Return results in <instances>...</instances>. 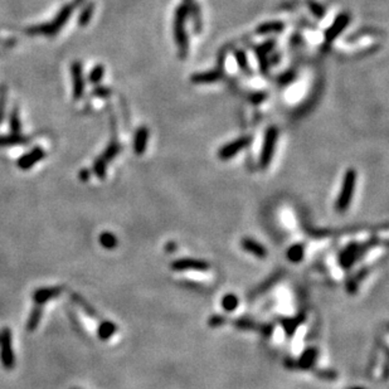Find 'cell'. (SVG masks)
I'll return each instance as SVG.
<instances>
[{
    "label": "cell",
    "instance_id": "37",
    "mask_svg": "<svg viewBox=\"0 0 389 389\" xmlns=\"http://www.w3.org/2000/svg\"><path fill=\"white\" fill-rule=\"evenodd\" d=\"M112 93L111 88L110 87H103V86H97L96 88H93L92 96H97L101 98H107Z\"/></svg>",
    "mask_w": 389,
    "mask_h": 389
},
{
    "label": "cell",
    "instance_id": "32",
    "mask_svg": "<svg viewBox=\"0 0 389 389\" xmlns=\"http://www.w3.org/2000/svg\"><path fill=\"white\" fill-rule=\"evenodd\" d=\"M307 7H309L311 14L314 15V17H316L317 19H323V18L325 17V8L321 4H319L317 2H315V0H307Z\"/></svg>",
    "mask_w": 389,
    "mask_h": 389
},
{
    "label": "cell",
    "instance_id": "34",
    "mask_svg": "<svg viewBox=\"0 0 389 389\" xmlns=\"http://www.w3.org/2000/svg\"><path fill=\"white\" fill-rule=\"evenodd\" d=\"M8 90L5 86H0V124L3 122L5 116V106H7Z\"/></svg>",
    "mask_w": 389,
    "mask_h": 389
},
{
    "label": "cell",
    "instance_id": "15",
    "mask_svg": "<svg viewBox=\"0 0 389 389\" xmlns=\"http://www.w3.org/2000/svg\"><path fill=\"white\" fill-rule=\"evenodd\" d=\"M188 15H190L193 23V30L195 34L202 33L203 28V19H202V9H200V4L197 2H192L188 7Z\"/></svg>",
    "mask_w": 389,
    "mask_h": 389
},
{
    "label": "cell",
    "instance_id": "43",
    "mask_svg": "<svg viewBox=\"0 0 389 389\" xmlns=\"http://www.w3.org/2000/svg\"><path fill=\"white\" fill-rule=\"evenodd\" d=\"M175 247H176L175 243H168V244H166V248H169V252H173L174 248H175Z\"/></svg>",
    "mask_w": 389,
    "mask_h": 389
},
{
    "label": "cell",
    "instance_id": "46",
    "mask_svg": "<svg viewBox=\"0 0 389 389\" xmlns=\"http://www.w3.org/2000/svg\"><path fill=\"white\" fill-rule=\"evenodd\" d=\"M350 389H364V388H362V387H353V388H350Z\"/></svg>",
    "mask_w": 389,
    "mask_h": 389
},
{
    "label": "cell",
    "instance_id": "17",
    "mask_svg": "<svg viewBox=\"0 0 389 389\" xmlns=\"http://www.w3.org/2000/svg\"><path fill=\"white\" fill-rule=\"evenodd\" d=\"M149 142V129L145 126L139 127L134 136V153L136 155H143L146 150Z\"/></svg>",
    "mask_w": 389,
    "mask_h": 389
},
{
    "label": "cell",
    "instance_id": "45",
    "mask_svg": "<svg viewBox=\"0 0 389 389\" xmlns=\"http://www.w3.org/2000/svg\"><path fill=\"white\" fill-rule=\"evenodd\" d=\"M192 2L193 0H183V3H184V4H188V5H189Z\"/></svg>",
    "mask_w": 389,
    "mask_h": 389
},
{
    "label": "cell",
    "instance_id": "11",
    "mask_svg": "<svg viewBox=\"0 0 389 389\" xmlns=\"http://www.w3.org/2000/svg\"><path fill=\"white\" fill-rule=\"evenodd\" d=\"M63 287L62 286H54V287H43V289H38L33 292V301L36 305H41L43 306L48 301H51L54 297H58L59 295L63 292Z\"/></svg>",
    "mask_w": 389,
    "mask_h": 389
},
{
    "label": "cell",
    "instance_id": "25",
    "mask_svg": "<svg viewBox=\"0 0 389 389\" xmlns=\"http://www.w3.org/2000/svg\"><path fill=\"white\" fill-rule=\"evenodd\" d=\"M93 12H95V3L91 2L87 5H85L83 9L81 10L80 15H78V25L80 27H86L91 22Z\"/></svg>",
    "mask_w": 389,
    "mask_h": 389
},
{
    "label": "cell",
    "instance_id": "22",
    "mask_svg": "<svg viewBox=\"0 0 389 389\" xmlns=\"http://www.w3.org/2000/svg\"><path fill=\"white\" fill-rule=\"evenodd\" d=\"M305 256V247L304 244L301 243H296L294 246H291L287 250L286 252V257L290 262L292 263H299L301 262L302 258Z\"/></svg>",
    "mask_w": 389,
    "mask_h": 389
},
{
    "label": "cell",
    "instance_id": "26",
    "mask_svg": "<svg viewBox=\"0 0 389 389\" xmlns=\"http://www.w3.org/2000/svg\"><path fill=\"white\" fill-rule=\"evenodd\" d=\"M71 297H72V301L75 302L76 305H78V306H80L81 309H82L83 311L86 312V314L90 315V316H93V317L97 316V311H96V310L93 309V307L91 306V305L88 304V302L86 301V300L83 299V297L81 296V295L72 294Z\"/></svg>",
    "mask_w": 389,
    "mask_h": 389
},
{
    "label": "cell",
    "instance_id": "13",
    "mask_svg": "<svg viewBox=\"0 0 389 389\" xmlns=\"http://www.w3.org/2000/svg\"><path fill=\"white\" fill-rule=\"evenodd\" d=\"M241 247L251 255L256 256L258 258H266L267 257V250L263 244L257 242L256 239L250 238V237H244L241 241Z\"/></svg>",
    "mask_w": 389,
    "mask_h": 389
},
{
    "label": "cell",
    "instance_id": "44",
    "mask_svg": "<svg viewBox=\"0 0 389 389\" xmlns=\"http://www.w3.org/2000/svg\"><path fill=\"white\" fill-rule=\"evenodd\" d=\"M83 2H85V0H75V2H73L72 4H73V7L76 8V7H80V5L82 4Z\"/></svg>",
    "mask_w": 389,
    "mask_h": 389
},
{
    "label": "cell",
    "instance_id": "6",
    "mask_svg": "<svg viewBox=\"0 0 389 389\" xmlns=\"http://www.w3.org/2000/svg\"><path fill=\"white\" fill-rule=\"evenodd\" d=\"M0 360L5 369L10 370L15 365V355L12 345V331L4 328L0 331Z\"/></svg>",
    "mask_w": 389,
    "mask_h": 389
},
{
    "label": "cell",
    "instance_id": "38",
    "mask_svg": "<svg viewBox=\"0 0 389 389\" xmlns=\"http://www.w3.org/2000/svg\"><path fill=\"white\" fill-rule=\"evenodd\" d=\"M224 323H226V319L221 316V315H214V316H212L209 320H208V324H209L212 328H217V326L223 325Z\"/></svg>",
    "mask_w": 389,
    "mask_h": 389
},
{
    "label": "cell",
    "instance_id": "31",
    "mask_svg": "<svg viewBox=\"0 0 389 389\" xmlns=\"http://www.w3.org/2000/svg\"><path fill=\"white\" fill-rule=\"evenodd\" d=\"M9 124H10V129H12V132H14V134H20V130H22V122H20L19 110H18V106H14L12 114H10Z\"/></svg>",
    "mask_w": 389,
    "mask_h": 389
},
{
    "label": "cell",
    "instance_id": "9",
    "mask_svg": "<svg viewBox=\"0 0 389 389\" xmlns=\"http://www.w3.org/2000/svg\"><path fill=\"white\" fill-rule=\"evenodd\" d=\"M349 23H350V15H349L348 13H341V14H339L338 17L335 18V20L331 23L330 27H329L328 29L325 30V33H324L325 43L326 44L333 43V42L344 32V29L348 27Z\"/></svg>",
    "mask_w": 389,
    "mask_h": 389
},
{
    "label": "cell",
    "instance_id": "7",
    "mask_svg": "<svg viewBox=\"0 0 389 389\" xmlns=\"http://www.w3.org/2000/svg\"><path fill=\"white\" fill-rule=\"evenodd\" d=\"M252 136H242L233 140V142L226 144V145L219 149V159H221V160H229V159L236 156L238 153H241L243 149H246L247 146L252 143Z\"/></svg>",
    "mask_w": 389,
    "mask_h": 389
},
{
    "label": "cell",
    "instance_id": "35",
    "mask_svg": "<svg viewBox=\"0 0 389 389\" xmlns=\"http://www.w3.org/2000/svg\"><path fill=\"white\" fill-rule=\"evenodd\" d=\"M234 325L237 328L242 329V330H252V329H256V324L253 323V320L251 319H237L234 320Z\"/></svg>",
    "mask_w": 389,
    "mask_h": 389
},
{
    "label": "cell",
    "instance_id": "42",
    "mask_svg": "<svg viewBox=\"0 0 389 389\" xmlns=\"http://www.w3.org/2000/svg\"><path fill=\"white\" fill-rule=\"evenodd\" d=\"M88 178H90V171H88L87 169H82V170L80 171V179L82 180V182H88Z\"/></svg>",
    "mask_w": 389,
    "mask_h": 389
},
{
    "label": "cell",
    "instance_id": "19",
    "mask_svg": "<svg viewBox=\"0 0 389 389\" xmlns=\"http://www.w3.org/2000/svg\"><path fill=\"white\" fill-rule=\"evenodd\" d=\"M30 142L29 137L24 136L22 134H14L12 132L10 135H5V136H0V148L4 146H13V145H22V144H28Z\"/></svg>",
    "mask_w": 389,
    "mask_h": 389
},
{
    "label": "cell",
    "instance_id": "33",
    "mask_svg": "<svg viewBox=\"0 0 389 389\" xmlns=\"http://www.w3.org/2000/svg\"><path fill=\"white\" fill-rule=\"evenodd\" d=\"M103 75H105V68H103L102 64H97V66L93 67L92 71L90 72V76H88V81H90L92 85H98L102 80Z\"/></svg>",
    "mask_w": 389,
    "mask_h": 389
},
{
    "label": "cell",
    "instance_id": "14",
    "mask_svg": "<svg viewBox=\"0 0 389 389\" xmlns=\"http://www.w3.org/2000/svg\"><path fill=\"white\" fill-rule=\"evenodd\" d=\"M319 355V350L314 346H310V348L305 349L300 355L299 360H297V368H300L301 370H307L311 369L315 365Z\"/></svg>",
    "mask_w": 389,
    "mask_h": 389
},
{
    "label": "cell",
    "instance_id": "30",
    "mask_svg": "<svg viewBox=\"0 0 389 389\" xmlns=\"http://www.w3.org/2000/svg\"><path fill=\"white\" fill-rule=\"evenodd\" d=\"M107 164L109 163H106V161L103 160L101 156L93 161L92 170H93V173H95L96 176L100 178V179H105L106 174H107Z\"/></svg>",
    "mask_w": 389,
    "mask_h": 389
},
{
    "label": "cell",
    "instance_id": "29",
    "mask_svg": "<svg viewBox=\"0 0 389 389\" xmlns=\"http://www.w3.org/2000/svg\"><path fill=\"white\" fill-rule=\"evenodd\" d=\"M117 238L111 232H103L100 236V244L106 250H114L117 246Z\"/></svg>",
    "mask_w": 389,
    "mask_h": 389
},
{
    "label": "cell",
    "instance_id": "47",
    "mask_svg": "<svg viewBox=\"0 0 389 389\" xmlns=\"http://www.w3.org/2000/svg\"><path fill=\"white\" fill-rule=\"evenodd\" d=\"M73 389H76V388H73Z\"/></svg>",
    "mask_w": 389,
    "mask_h": 389
},
{
    "label": "cell",
    "instance_id": "39",
    "mask_svg": "<svg viewBox=\"0 0 389 389\" xmlns=\"http://www.w3.org/2000/svg\"><path fill=\"white\" fill-rule=\"evenodd\" d=\"M317 377L323 378L325 380H333L336 378V373L333 372V370H321V372L316 373Z\"/></svg>",
    "mask_w": 389,
    "mask_h": 389
},
{
    "label": "cell",
    "instance_id": "8",
    "mask_svg": "<svg viewBox=\"0 0 389 389\" xmlns=\"http://www.w3.org/2000/svg\"><path fill=\"white\" fill-rule=\"evenodd\" d=\"M209 263L199 258H180L171 263V270L178 272H185V271H198V272H205L209 270Z\"/></svg>",
    "mask_w": 389,
    "mask_h": 389
},
{
    "label": "cell",
    "instance_id": "27",
    "mask_svg": "<svg viewBox=\"0 0 389 389\" xmlns=\"http://www.w3.org/2000/svg\"><path fill=\"white\" fill-rule=\"evenodd\" d=\"M120 151H121V145L117 142H111L110 145L106 148V150L102 153L101 158H102L106 163H110V161H112L119 155Z\"/></svg>",
    "mask_w": 389,
    "mask_h": 389
},
{
    "label": "cell",
    "instance_id": "4",
    "mask_svg": "<svg viewBox=\"0 0 389 389\" xmlns=\"http://www.w3.org/2000/svg\"><path fill=\"white\" fill-rule=\"evenodd\" d=\"M375 244V239L367 242V243H358V242H351L348 246L341 251L339 255V262L344 268H350L351 266L359 260L360 257L365 255Z\"/></svg>",
    "mask_w": 389,
    "mask_h": 389
},
{
    "label": "cell",
    "instance_id": "41",
    "mask_svg": "<svg viewBox=\"0 0 389 389\" xmlns=\"http://www.w3.org/2000/svg\"><path fill=\"white\" fill-rule=\"evenodd\" d=\"M281 61V54L275 53L272 56H268V62H270V66H276L277 63H280Z\"/></svg>",
    "mask_w": 389,
    "mask_h": 389
},
{
    "label": "cell",
    "instance_id": "12",
    "mask_svg": "<svg viewBox=\"0 0 389 389\" xmlns=\"http://www.w3.org/2000/svg\"><path fill=\"white\" fill-rule=\"evenodd\" d=\"M72 82H73V98L80 100L85 91V81L82 76V64L81 62H73L71 67Z\"/></svg>",
    "mask_w": 389,
    "mask_h": 389
},
{
    "label": "cell",
    "instance_id": "3",
    "mask_svg": "<svg viewBox=\"0 0 389 389\" xmlns=\"http://www.w3.org/2000/svg\"><path fill=\"white\" fill-rule=\"evenodd\" d=\"M355 184H357V171L354 169H348L344 175L340 193L335 202V210L338 213H345L350 207L354 197Z\"/></svg>",
    "mask_w": 389,
    "mask_h": 389
},
{
    "label": "cell",
    "instance_id": "23",
    "mask_svg": "<svg viewBox=\"0 0 389 389\" xmlns=\"http://www.w3.org/2000/svg\"><path fill=\"white\" fill-rule=\"evenodd\" d=\"M302 321H304V316H302V315H300V316H296V317L284 319L282 328H284L285 333H286V335H289V336L294 335L295 331H296V329L302 324Z\"/></svg>",
    "mask_w": 389,
    "mask_h": 389
},
{
    "label": "cell",
    "instance_id": "21",
    "mask_svg": "<svg viewBox=\"0 0 389 389\" xmlns=\"http://www.w3.org/2000/svg\"><path fill=\"white\" fill-rule=\"evenodd\" d=\"M42 315H43V306H41V305H36L34 307H33V310L30 311L29 314V317H28L27 320V325H25V328H27L28 331H34L39 326V323H41L42 320Z\"/></svg>",
    "mask_w": 389,
    "mask_h": 389
},
{
    "label": "cell",
    "instance_id": "16",
    "mask_svg": "<svg viewBox=\"0 0 389 389\" xmlns=\"http://www.w3.org/2000/svg\"><path fill=\"white\" fill-rule=\"evenodd\" d=\"M222 77H223V73L218 71V69H214V71L194 73L190 77V81L195 85H207V83H213L222 80Z\"/></svg>",
    "mask_w": 389,
    "mask_h": 389
},
{
    "label": "cell",
    "instance_id": "18",
    "mask_svg": "<svg viewBox=\"0 0 389 389\" xmlns=\"http://www.w3.org/2000/svg\"><path fill=\"white\" fill-rule=\"evenodd\" d=\"M285 29V23L280 20H271L258 25L256 33L257 34H268V33H281Z\"/></svg>",
    "mask_w": 389,
    "mask_h": 389
},
{
    "label": "cell",
    "instance_id": "1",
    "mask_svg": "<svg viewBox=\"0 0 389 389\" xmlns=\"http://www.w3.org/2000/svg\"><path fill=\"white\" fill-rule=\"evenodd\" d=\"M188 4H180L176 8L175 14H174L173 23V32L174 39L179 51V57L182 59H185V57L189 53V37H188L187 30H185V20L188 18Z\"/></svg>",
    "mask_w": 389,
    "mask_h": 389
},
{
    "label": "cell",
    "instance_id": "40",
    "mask_svg": "<svg viewBox=\"0 0 389 389\" xmlns=\"http://www.w3.org/2000/svg\"><path fill=\"white\" fill-rule=\"evenodd\" d=\"M265 98H266V93L257 92V93H255V95L251 96V102L255 103V105H258V103L263 102V101H265Z\"/></svg>",
    "mask_w": 389,
    "mask_h": 389
},
{
    "label": "cell",
    "instance_id": "28",
    "mask_svg": "<svg viewBox=\"0 0 389 389\" xmlns=\"http://www.w3.org/2000/svg\"><path fill=\"white\" fill-rule=\"evenodd\" d=\"M239 305V299L234 294H227L224 295L223 299H222V307H223L226 311L232 312L238 307Z\"/></svg>",
    "mask_w": 389,
    "mask_h": 389
},
{
    "label": "cell",
    "instance_id": "24",
    "mask_svg": "<svg viewBox=\"0 0 389 389\" xmlns=\"http://www.w3.org/2000/svg\"><path fill=\"white\" fill-rule=\"evenodd\" d=\"M234 58H236L237 64H238V67L241 68L242 72L250 76L253 75L252 69H251V66H250V62H248V57L246 52L242 51V49H237V51H234Z\"/></svg>",
    "mask_w": 389,
    "mask_h": 389
},
{
    "label": "cell",
    "instance_id": "20",
    "mask_svg": "<svg viewBox=\"0 0 389 389\" xmlns=\"http://www.w3.org/2000/svg\"><path fill=\"white\" fill-rule=\"evenodd\" d=\"M116 331H117V326L115 325L112 321L103 320V321H101L100 325H98L97 335H98V338L101 339V340L106 341V340H109V339L111 338V336L114 335Z\"/></svg>",
    "mask_w": 389,
    "mask_h": 389
},
{
    "label": "cell",
    "instance_id": "36",
    "mask_svg": "<svg viewBox=\"0 0 389 389\" xmlns=\"http://www.w3.org/2000/svg\"><path fill=\"white\" fill-rule=\"evenodd\" d=\"M295 78H296V73H295V71H286L278 77L277 82L280 83L281 86H287L291 82H294Z\"/></svg>",
    "mask_w": 389,
    "mask_h": 389
},
{
    "label": "cell",
    "instance_id": "5",
    "mask_svg": "<svg viewBox=\"0 0 389 389\" xmlns=\"http://www.w3.org/2000/svg\"><path fill=\"white\" fill-rule=\"evenodd\" d=\"M277 137H278L277 127L271 126L266 130L265 139H263V144H262V150H261V154H260V166L262 169L268 168L271 161H272Z\"/></svg>",
    "mask_w": 389,
    "mask_h": 389
},
{
    "label": "cell",
    "instance_id": "2",
    "mask_svg": "<svg viewBox=\"0 0 389 389\" xmlns=\"http://www.w3.org/2000/svg\"><path fill=\"white\" fill-rule=\"evenodd\" d=\"M73 8H75L73 7V4L64 5V7L61 9V12L58 13V15H57L52 22L44 23V24H41V25H36V27H30L29 29L27 30V33L30 36H37V34H44L48 37L56 36L57 33L63 28V25L69 20V17H71L73 12Z\"/></svg>",
    "mask_w": 389,
    "mask_h": 389
},
{
    "label": "cell",
    "instance_id": "10",
    "mask_svg": "<svg viewBox=\"0 0 389 389\" xmlns=\"http://www.w3.org/2000/svg\"><path fill=\"white\" fill-rule=\"evenodd\" d=\"M44 156H46V153H44L43 149L37 146V148L32 149L29 153L20 156L17 161V165L18 168L22 169V170H29V169L33 168L37 163H39Z\"/></svg>",
    "mask_w": 389,
    "mask_h": 389
}]
</instances>
